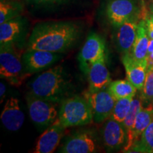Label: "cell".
<instances>
[{
	"label": "cell",
	"instance_id": "cell-1",
	"mask_svg": "<svg viewBox=\"0 0 153 153\" xmlns=\"http://www.w3.org/2000/svg\"><path fill=\"white\" fill-rule=\"evenodd\" d=\"M82 27L74 22H46L34 26L28 39L29 48L62 53L79 39Z\"/></svg>",
	"mask_w": 153,
	"mask_h": 153
},
{
	"label": "cell",
	"instance_id": "cell-2",
	"mask_svg": "<svg viewBox=\"0 0 153 153\" xmlns=\"http://www.w3.org/2000/svg\"><path fill=\"white\" fill-rule=\"evenodd\" d=\"M71 83L61 65L55 66L34 78L30 84L28 94L54 103L62 101L68 97Z\"/></svg>",
	"mask_w": 153,
	"mask_h": 153
},
{
	"label": "cell",
	"instance_id": "cell-3",
	"mask_svg": "<svg viewBox=\"0 0 153 153\" xmlns=\"http://www.w3.org/2000/svg\"><path fill=\"white\" fill-rule=\"evenodd\" d=\"M57 119L67 128L91 123L93 114L90 105L85 97L73 96L61 101Z\"/></svg>",
	"mask_w": 153,
	"mask_h": 153
},
{
	"label": "cell",
	"instance_id": "cell-4",
	"mask_svg": "<svg viewBox=\"0 0 153 153\" xmlns=\"http://www.w3.org/2000/svg\"><path fill=\"white\" fill-rule=\"evenodd\" d=\"M148 11L143 0H109L106 7V16L113 27L131 20L145 19Z\"/></svg>",
	"mask_w": 153,
	"mask_h": 153
},
{
	"label": "cell",
	"instance_id": "cell-5",
	"mask_svg": "<svg viewBox=\"0 0 153 153\" xmlns=\"http://www.w3.org/2000/svg\"><path fill=\"white\" fill-rule=\"evenodd\" d=\"M30 73L25 71L21 54L14 44L0 45V75L15 87L22 85Z\"/></svg>",
	"mask_w": 153,
	"mask_h": 153
},
{
	"label": "cell",
	"instance_id": "cell-6",
	"mask_svg": "<svg viewBox=\"0 0 153 153\" xmlns=\"http://www.w3.org/2000/svg\"><path fill=\"white\" fill-rule=\"evenodd\" d=\"M28 114L32 122L39 129H46L58 118L55 103L28 94L26 96Z\"/></svg>",
	"mask_w": 153,
	"mask_h": 153
},
{
	"label": "cell",
	"instance_id": "cell-7",
	"mask_svg": "<svg viewBox=\"0 0 153 153\" xmlns=\"http://www.w3.org/2000/svg\"><path fill=\"white\" fill-rule=\"evenodd\" d=\"M84 97L90 105L93 120L95 123H101L110 118L116 99L109 92L107 87L97 91L87 90L84 93Z\"/></svg>",
	"mask_w": 153,
	"mask_h": 153
},
{
	"label": "cell",
	"instance_id": "cell-8",
	"mask_svg": "<svg viewBox=\"0 0 153 153\" xmlns=\"http://www.w3.org/2000/svg\"><path fill=\"white\" fill-rule=\"evenodd\" d=\"M106 44L101 36L91 33L88 36L78 55L80 68L87 74L91 64L105 57Z\"/></svg>",
	"mask_w": 153,
	"mask_h": 153
},
{
	"label": "cell",
	"instance_id": "cell-9",
	"mask_svg": "<svg viewBox=\"0 0 153 153\" xmlns=\"http://www.w3.org/2000/svg\"><path fill=\"white\" fill-rule=\"evenodd\" d=\"M60 54L28 48L22 55V62L25 71L32 74L43 70L60 60L61 58Z\"/></svg>",
	"mask_w": 153,
	"mask_h": 153
},
{
	"label": "cell",
	"instance_id": "cell-10",
	"mask_svg": "<svg viewBox=\"0 0 153 153\" xmlns=\"http://www.w3.org/2000/svg\"><path fill=\"white\" fill-rule=\"evenodd\" d=\"M140 21L131 20L114 27L113 40L118 52L126 54L131 52L132 48L137 36Z\"/></svg>",
	"mask_w": 153,
	"mask_h": 153
},
{
	"label": "cell",
	"instance_id": "cell-11",
	"mask_svg": "<svg viewBox=\"0 0 153 153\" xmlns=\"http://www.w3.org/2000/svg\"><path fill=\"white\" fill-rule=\"evenodd\" d=\"M28 21L25 17L19 16L0 24V45L15 44L26 35Z\"/></svg>",
	"mask_w": 153,
	"mask_h": 153
},
{
	"label": "cell",
	"instance_id": "cell-12",
	"mask_svg": "<svg viewBox=\"0 0 153 153\" xmlns=\"http://www.w3.org/2000/svg\"><path fill=\"white\" fill-rule=\"evenodd\" d=\"M65 128L57 119L39 137L33 152L51 153L56 150L63 136Z\"/></svg>",
	"mask_w": 153,
	"mask_h": 153
},
{
	"label": "cell",
	"instance_id": "cell-13",
	"mask_svg": "<svg viewBox=\"0 0 153 153\" xmlns=\"http://www.w3.org/2000/svg\"><path fill=\"white\" fill-rule=\"evenodd\" d=\"M122 62L126 70V79L140 91L144 86L148 71V61L138 62L134 60L131 53L123 54Z\"/></svg>",
	"mask_w": 153,
	"mask_h": 153
},
{
	"label": "cell",
	"instance_id": "cell-14",
	"mask_svg": "<svg viewBox=\"0 0 153 153\" xmlns=\"http://www.w3.org/2000/svg\"><path fill=\"white\" fill-rule=\"evenodd\" d=\"M104 145L108 150H118L126 143V132L123 123L108 118L102 130Z\"/></svg>",
	"mask_w": 153,
	"mask_h": 153
},
{
	"label": "cell",
	"instance_id": "cell-15",
	"mask_svg": "<svg viewBox=\"0 0 153 153\" xmlns=\"http://www.w3.org/2000/svg\"><path fill=\"white\" fill-rule=\"evenodd\" d=\"M0 118L4 126L10 131H17L22 127L25 116L21 108L18 99L11 97L7 101Z\"/></svg>",
	"mask_w": 153,
	"mask_h": 153
},
{
	"label": "cell",
	"instance_id": "cell-16",
	"mask_svg": "<svg viewBox=\"0 0 153 153\" xmlns=\"http://www.w3.org/2000/svg\"><path fill=\"white\" fill-rule=\"evenodd\" d=\"M87 74L89 82V91H97L108 87L111 79L106 64V57L91 64L88 69Z\"/></svg>",
	"mask_w": 153,
	"mask_h": 153
},
{
	"label": "cell",
	"instance_id": "cell-17",
	"mask_svg": "<svg viewBox=\"0 0 153 153\" xmlns=\"http://www.w3.org/2000/svg\"><path fill=\"white\" fill-rule=\"evenodd\" d=\"M97 145L89 133L80 132L70 135L60 149L62 153H91L94 152Z\"/></svg>",
	"mask_w": 153,
	"mask_h": 153
},
{
	"label": "cell",
	"instance_id": "cell-18",
	"mask_svg": "<svg viewBox=\"0 0 153 153\" xmlns=\"http://www.w3.org/2000/svg\"><path fill=\"white\" fill-rule=\"evenodd\" d=\"M142 106L143 104L140 95L136 94V95L133 97V100H132L131 108H130L128 114L123 123V127L126 132V137H126V143L123 148V152H128V151L133 146L134 143L133 136L134 125H135L137 115L140 110L141 109Z\"/></svg>",
	"mask_w": 153,
	"mask_h": 153
},
{
	"label": "cell",
	"instance_id": "cell-19",
	"mask_svg": "<svg viewBox=\"0 0 153 153\" xmlns=\"http://www.w3.org/2000/svg\"><path fill=\"white\" fill-rule=\"evenodd\" d=\"M150 38L147 33L144 19L140 21L137 27V36L132 48L131 53L134 60L138 62L147 61Z\"/></svg>",
	"mask_w": 153,
	"mask_h": 153
},
{
	"label": "cell",
	"instance_id": "cell-20",
	"mask_svg": "<svg viewBox=\"0 0 153 153\" xmlns=\"http://www.w3.org/2000/svg\"><path fill=\"white\" fill-rule=\"evenodd\" d=\"M153 119V106L152 104L143 106L137 114L133 128V141L136 143L140 138L141 135L147 127L150 125ZM133 143V144H134Z\"/></svg>",
	"mask_w": 153,
	"mask_h": 153
},
{
	"label": "cell",
	"instance_id": "cell-21",
	"mask_svg": "<svg viewBox=\"0 0 153 153\" xmlns=\"http://www.w3.org/2000/svg\"><path fill=\"white\" fill-rule=\"evenodd\" d=\"M107 89L116 100L128 97H134L137 91L136 87L127 79L111 82Z\"/></svg>",
	"mask_w": 153,
	"mask_h": 153
},
{
	"label": "cell",
	"instance_id": "cell-22",
	"mask_svg": "<svg viewBox=\"0 0 153 153\" xmlns=\"http://www.w3.org/2000/svg\"><path fill=\"white\" fill-rule=\"evenodd\" d=\"M128 152L153 153V119Z\"/></svg>",
	"mask_w": 153,
	"mask_h": 153
},
{
	"label": "cell",
	"instance_id": "cell-23",
	"mask_svg": "<svg viewBox=\"0 0 153 153\" xmlns=\"http://www.w3.org/2000/svg\"><path fill=\"white\" fill-rule=\"evenodd\" d=\"M24 7L16 0H1L0 3V24L21 16Z\"/></svg>",
	"mask_w": 153,
	"mask_h": 153
},
{
	"label": "cell",
	"instance_id": "cell-24",
	"mask_svg": "<svg viewBox=\"0 0 153 153\" xmlns=\"http://www.w3.org/2000/svg\"><path fill=\"white\" fill-rule=\"evenodd\" d=\"M133 99V97H128V98L117 99L115 103L114 108L110 118L123 123L131 108Z\"/></svg>",
	"mask_w": 153,
	"mask_h": 153
},
{
	"label": "cell",
	"instance_id": "cell-25",
	"mask_svg": "<svg viewBox=\"0 0 153 153\" xmlns=\"http://www.w3.org/2000/svg\"><path fill=\"white\" fill-rule=\"evenodd\" d=\"M140 95L143 106L152 104L153 101V68L148 69L144 86Z\"/></svg>",
	"mask_w": 153,
	"mask_h": 153
},
{
	"label": "cell",
	"instance_id": "cell-26",
	"mask_svg": "<svg viewBox=\"0 0 153 153\" xmlns=\"http://www.w3.org/2000/svg\"><path fill=\"white\" fill-rule=\"evenodd\" d=\"M28 4L37 7H50L59 6L68 2L69 0H25Z\"/></svg>",
	"mask_w": 153,
	"mask_h": 153
},
{
	"label": "cell",
	"instance_id": "cell-27",
	"mask_svg": "<svg viewBox=\"0 0 153 153\" xmlns=\"http://www.w3.org/2000/svg\"><path fill=\"white\" fill-rule=\"evenodd\" d=\"M144 20L147 33H148L149 38H150V39H153V14L150 12L149 10Z\"/></svg>",
	"mask_w": 153,
	"mask_h": 153
},
{
	"label": "cell",
	"instance_id": "cell-28",
	"mask_svg": "<svg viewBox=\"0 0 153 153\" xmlns=\"http://www.w3.org/2000/svg\"><path fill=\"white\" fill-rule=\"evenodd\" d=\"M5 95H6V86L3 82L0 83V99H1V104H2V102L5 99Z\"/></svg>",
	"mask_w": 153,
	"mask_h": 153
},
{
	"label": "cell",
	"instance_id": "cell-29",
	"mask_svg": "<svg viewBox=\"0 0 153 153\" xmlns=\"http://www.w3.org/2000/svg\"><path fill=\"white\" fill-rule=\"evenodd\" d=\"M148 9V10H149V11H150V12H151L152 14H153V4H149Z\"/></svg>",
	"mask_w": 153,
	"mask_h": 153
},
{
	"label": "cell",
	"instance_id": "cell-30",
	"mask_svg": "<svg viewBox=\"0 0 153 153\" xmlns=\"http://www.w3.org/2000/svg\"><path fill=\"white\" fill-rule=\"evenodd\" d=\"M149 4H153V0H149Z\"/></svg>",
	"mask_w": 153,
	"mask_h": 153
},
{
	"label": "cell",
	"instance_id": "cell-31",
	"mask_svg": "<svg viewBox=\"0 0 153 153\" xmlns=\"http://www.w3.org/2000/svg\"><path fill=\"white\" fill-rule=\"evenodd\" d=\"M152 106H153V101H152Z\"/></svg>",
	"mask_w": 153,
	"mask_h": 153
}]
</instances>
